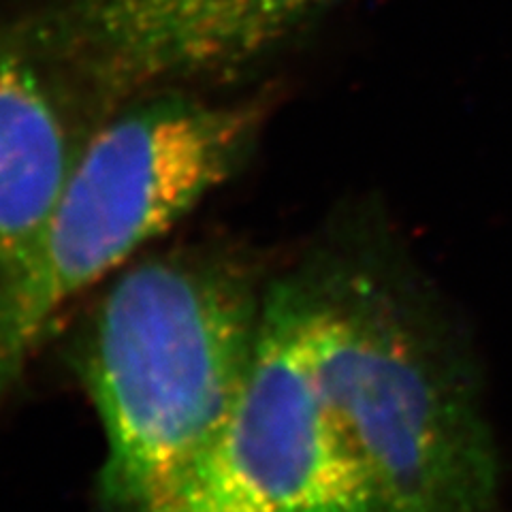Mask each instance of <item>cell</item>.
<instances>
[{
    "label": "cell",
    "mask_w": 512,
    "mask_h": 512,
    "mask_svg": "<svg viewBox=\"0 0 512 512\" xmlns=\"http://www.w3.org/2000/svg\"><path fill=\"white\" fill-rule=\"evenodd\" d=\"M314 376L365 512H504L466 348L389 239L301 265Z\"/></svg>",
    "instance_id": "obj_1"
},
{
    "label": "cell",
    "mask_w": 512,
    "mask_h": 512,
    "mask_svg": "<svg viewBox=\"0 0 512 512\" xmlns=\"http://www.w3.org/2000/svg\"><path fill=\"white\" fill-rule=\"evenodd\" d=\"M267 284L216 248L150 254L107 280L77 370L105 434L109 508L163 512L214 446L250 372Z\"/></svg>",
    "instance_id": "obj_2"
},
{
    "label": "cell",
    "mask_w": 512,
    "mask_h": 512,
    "mask_svg": "<svg viewBox=\"0 0 512 512\" xmlns=\"http://www.w3.org/2000/svg\"><path fill=\"white\" fill-rule=\"evenodd\" d=\"M263 116L256 101L167 92L86 139L52 214L0 276V402L79 297L231 178Z\"/></svg>",
    "instance_id": "obj_3"
},
{
    "label": "cell",
    "mask_w": 512,
    "mask_h": 512,
    "mask_svg": "<svg viewBox=\"0 0 512 512\" xmlns=\"http://www.w3.org/2000/svg\"><path fill=\"white\" fill-rule=\"evenodd\" d=\"M163 512H365L314 376L301 265L269 280L242 395Z\"/></svg>",
    "instance_id": "obj_4"
},
{
    "label": "cell",
    "mask_w": 512,
    "mask_h": 512,
    "mask_svg": "<svg viewBox=\"0 0 512 512\" xmlns=\"http://www.w3.org/2000/svg\"><path fill=\"white\" fill-rule=\"evenodd\" d=\"M327 0H62L45 41L88 86L137 94L244 67Z\"/></svg>",
    "instance_id": "obj_5"
},
{
    "label": "cell",
    "mask_w": 512,
    "mask_h": 512,
    "mask_svg": "<svg viewBox=\"0 0 512 512\" xmlns=\"http://www.w3.org/2000/svg\"><path fill=\"white\" fill-rule=\"evenodd\" d=\"M82 148L35 64L0 43V276L52 214Z\"/></svg>",
    "instance_id": "obj_6"
}]
</instances>
